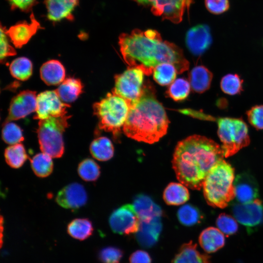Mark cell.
Returning <instances> with one entry per match:
<instances>
[{"label":"cell","instance_id":"37","mask_svg":"<svg viewBox=\"0 0 263 263\" xmlns=\"http://www.w3.org/2000/svg\"><path fill=\"white\" fill-rule=\"evenodd\" d=\"M220 86L225 94L235 95L243 90V80L237 74H227L222 78Z\"/></svg>","mask_w":263,"mask_h":263},{"label":"cell","instance_id":"17","mask_svg":"<svg viewBox=\"0 0 263 263\" xmlns=\"http://www.w3.org/2000/svg\"><path fill=\"white\" fill-rule=\"evenodd\" d=\"M235 198L237 202L246 203L257 199L259 186L256 180L250 174L244 172L237 175L234 182Z\"/></svg>","mask_w":263,"mask_h":263},{"label":"cell","instance_id":"23","mask_svg":"<svg viewBox=\"0 0 263 263\" xmlns=\"http://www.w3.org/2000/svg\"><path fill=\"white\" fill-rule=\"evenodd\" d=\"M40 75L47 85H56L60 84L65 79V70L59 61L50 60L41 66Z\"/></svg>","mask_w":263,"mask_h":263},{"label":"cell","instance_id":"1","mask_svg":"<svg viewBox=\"0 0 263 263\" xmlns=\"http://www.w3.org/2000/svg\"><path fill=\"white\" fill-rule=\"evenodd\" d=\"M120 52L130 67L141 69L150 75L154 69L162 63H169L181 74L189 68V62L182 50L175 44L163 40L155 30H133L122 33L119 37Z\"/></svg>","mask_w":263,"mask_h":263},{"label":"cell","instance_id":"35","mask_svg":"<svg viewBox=\"0 0 263 263\" xmlns=\"http://www.w3.org/2000/svg\"><path fill=\"white\" fill-rule=\"evenodd\" d=\"M190 91L189 82L184 78H178L170 84L168 91V95L176 101L185 99Z\"/></svg>","mask_w":263,"mask_h":263},{"label":"cell","instance_id":"36","mask_svg":"<svg viewBox=\"0 0 263 263\" xmlns=\"http://www.w3.org/2000/svg\"><path fill=\"white\" fill-rule=\"evenodd\" d=\"M1 137L5 143L11 145L20 143L24 140L21 129L12 122L4 123Z\"/></svg>","mask_w":263,"mask_h":263},{"label":"cell","instance_id":"3","mask_svg":"<svg viewBox=\"0 0 263 263\" xmlns=\"http://www.w3.org/2000/svg\"><path fill=\"white\" fill-rule=\"evenodd\" d=\"M169 121L150 86H144L140 98L130 106L123 126L125 134L135 140L153 144L167 133Z\"/></svg>","mask_w":263,"mask_h":263},{"label":"cell","instance_id":"22","mask_svg":"<svg viewBox=\"0 0 263 263\" xmlns=\"http://www.w3.org/2000/svg\"><path fill=\"white\" fill-rule=\"evenodd\" d=\"M172 263H211L210 256L197 250L192 241L184 244L172 260Z\"/></svg>","mask_w":263,"mask_h":263},{"label":"cell","instance_id":"30","mask_svg":"<svg viewBox=\"0 0 263 263\" xmlns=\"http://www.w3.org/2000/svg\"><path fill=\"white\" fill-rule=\"evenodd\" d=\"M4 154L7 165L14 169L21 167L28 158L25 147L21 143L7 147Z\"/></svg>","mask_w":263,"mask_h":263},{"label":"cell","instance_id":"4","mask_svg":"<svg viewBox=\"0 0 263 263\" xmlns=\"http://www.w3.org/2000/svg\"><path fill=\"white\" fill-rule=\"evenodd\" d=\"M234 169L222 159L210 169L203 183V188L207 203L214 207L224 208L234 198Z\"/></svg>","mask_w":263,"mask_h":263},{"label":"cell","instance_id":"32","mask_svg":"<svg viewBox=\"0 0 263 263\" xmlns=\"http://www.w3.org/2000/svg\"><path fill=\"white\" fill-rule=\"evenodd\" d=\"M177 216L179 222L187 226L199 224L203 219V214L199 209L190 204H186L180 207Z\"/></svg>","mask_w":263,"mask_h":263},{"label":"cell","instance_id":"7","mask_svg":"<svg viewBox=\"0 0 263 263\" xmlns=\"http://www.w3.org/2000/svg\"><path fill=\"white\" fill-rule=\"evenodd\" d=\"M216 121L224 157L231 156L249 144L248 127L242 119L221 117Z\"/></svg>","mask_w":263,"mask_h":263},{"label":"cell","instance_id":"12","mask_svg":"<svg viewBox=\"0 0 263 263\" xmlns=\"http://www.w3.org/2000/svg\"><path fill=\"white\" fill-rule=\"evenodd\" d=\"M69 104L63 102L55 91H46L37 96L35 119L43 120L66 115Z\"/></svg>","mask_w":263,"mask_h":263},{"label":"cell","instance_id":"33","mask_svg":"<svg viewBox=\"0 0 263 263\" xmlns=\"http://www.w3.org/2000/svg\"><path fill=\"white\" fill-rule=\"evenodd\" d=\"M9 70L14 78L25 81L28 79L32 74L33 64L31 61L27 57H18L11 62Z\"/></svg>","mask_w":263,"mask_h":263},{"label":"cell","instance_id":"21","mask_svg":"<svg viewBox=\"0 0 263 263\" xmlns=\"http://www.w3.org/2000/svg\"><path fill=\"white\" fill-rule=\"evenodd\" d=\"M201 247L207 253L215 252L225 244L224 233L218 228L210 226L204 229L199 237Z\"/></svg>","mask_w":263,"mask_h":263},{"label":"cell","instance_id":"42","mask_svg":"<svg viewBox=\"0 0 263 263\" xmlns=\"http://www.w3.org/2000/svg\"><path fill=\"white\" fill-rule=\"evenodd\" d=\"M6 28L0 26V59L1 61L6 57L15 56L16 52L9 44L7 35L5 32Z\"/></svg>","mask_w":263,"mask_h":263},{"label":"cell","instance_id":"27","mask_svg":"<svg viewBox=\"0 0 263 263\" xmlns=\"http://www.w3.org/2000/svg\"><path fill=\"white\" fill-rule=\"evenodd\" d=\"M90 151L95 159L100 161H106L113 157L114 147L108 138L100 136L92 142L90 146Z\"/></svg>","mask_w":263,"mask_h":263},{"label":"cell","instance_id":"39","mask_svg":"<svg viewBox=\"0 0 263 263\" xmlns=\"http://www.w3.org/2000/svg\"><path fill=\"white\" fill-rule=\"evenodd\" d=\"M123 256V251L114 246H108L99 252L98 259L102 263H120Z\"/></svg>","mask_w":263,"mask_h":263},{"label":"cell","instance_id":"25","mask_svg":"<svg viewBox=\"0 0 263 263\" xmlns=\"http://www.w3.org/2000/svg\"><path fill=\"white\" fill-rule=\"evenodd\" d=\"M212 77V73L204 66L194 67L189 74V81L192 89L198 93H204L209 88Z\"/></svg>","mask_w":263,"mask_h":263},{"label":"cell","instance_id":"13","mask_svg":"<svg viewBox=\"0 0 263 263\" xmlns=\"http://www.w3.org/2000/svg\"><path fill=\"white\" fill-rule=\"evenodd\" d=\"M37 96L36 92L31 90L23 91L14 96L11 101L4 123L24 118L36 112Z\"/></svg>","mask_w":263,"mask_h":263},{"label":"cell","instance_id":"44","mask_svg":"<svg viewBox=\"0 0 263 263\" xmlns=\"http://www.w3.org/2000/svg\"><path fill=\"white\" fill-rule=\"evenodd\" d=\"M130 263H151V259L146 251L137 250L133 252L129 258Z\"/></svg>","mask_w":263,"mask_h":263},{"label":"cell","instance_id":"24","mask_svg":"<svg viewBox=\"0 0 263 263\" xmlns=\"http://www.w3.org/2000/svg\"><path fill=\"white\" fill-rule=\"evenodd\" d=\"M83 85L78 78L65 79L55 91L64 103L69 104L75 101L82 93Z\"/></svg>","mask_w":263,"mask_h":263},{"label":"cell","instance_id":"14","mask_svg":"<svg viewBox=\"0 0 263 263\" xmlns=\"http://www.w3.org/2000/svg\"><path fill=\"white\" fill-rule=\"evenodd\" d=\"M88 199L84 187L78 183L69 184L57 193L56 201L60 207L73 210L84 206Z\"/></svg>","mask_w":263,"mask_h":263},{"label":"cell","instance_id":"31","mask_svg":"<svg viewBox=\"0 0 263 263\" xmlns=\"http://www.w3.org/2000/svg\"><path fill=\"white\" fill-rule=\"evenodd\" d=\"M152 74L154 80L158 84L167 86L175 80L178 72L173 64L165 62L158 65L154 69Z\"/></svg>","mask_w":263,"mask_h":263},{"label":"cell","instance_id":"11","mask_svg":"<svg viewBox=\"0 0 263 263\" xmlns=\"http://www.w3.org/2000/svg\"><path fill=\"white\" fill-rule=\"evenodd\" d=\"M109 225L115 233L129 235L139 228L140 220L133 205H124L114 210L109 217Z\"/></svg>","mask_w":263,"mask_h":263},{"label":"cell","instance_id":"19","mask_svg":"<svg viewBox=\"0 0 263 263\" xmlns=\"http://www.w3.org/2000/svg\"><path fill=\"white\" fill-rule=\"evenodd\" d=\"M79 0H45L48 19L53 21L63 19L72 20L73 12Z\"/></svg>","mask_w":263,"mask_h":263},{"label":"cell","instance_id":"43","mask_svg":"<svg viewBox=\"0 0 263 263\" xmlns=\"http://www.w3.org/2000/svg\"><path fill=\"white\" fill-rule=\"evenodd\" d=\"M8 1L12 10L19 9L26 12L31 11L36 3V0H8Z\"/></svg>","mask_w":263,"mask_h":263},{"label":"cell","instance_id":"6","mask_svg":"<svg viewBox=\"0 0 263 263\" xmlns=\"http://www.w3.org/2000/svg\"><path fill=\"white\" fill-rule=\"evenodd\" d=\"M70 115L39 120L37 134L42 152L52 158H60L64 152L63 134L68 127Z\"/></svg>","mask_w":263,"mask_h":263},{"label":"cell","instance_id":"40","mask_svg":"<svg viewBox=\"0 0 263 263\" xmlns=\"http://www.w3.org/2000/svg\"><path fill=\"white\" fill-rule=\"evenodd\" d=\"M249 123L257 130H263V105H256L246 112Z\"/></svg>","mask_w":263,"mask_h":263},{"label":"cell","instance_id":"28","mask_svg":"<svg viewBox=\"0 0 263 263\" xmlns=\"http://www.w3.org/2000/svg\"><path fill=\"white\" fill-rule=\"evenodd\" d=\"M67 231L72 237L82 241L88 238L93 234L94 228L89 219L76 218L68 224Z\"/></svg>","mask_w":263,"mask_h":263},{"label":"cell","instance_id":"5","mask_svg":"<svg viewBox=\"0 0 263 263\" xmlns=\"http://www.w3.org/2000/svg\"><path fill=\"white\" fill-rule=\"evenodd\" d=\"M93 110L98 120L99 128L112 132L116 138L127 120L130 107L124 99L109 93L105 98L94 104Z\"/></svg>","mask_w":263,"mask_h":263},{"label":"cell","instance_id":"9","mask_svg":"<svg viewBox=\"0 0 263 263\" xmlns=\"http://www.w3.org/2000/svg\"><path fill=\"white\" fill-rule=\"evenodd\" d=\"M138 4L150 7L152 14L174 23H180L185 11L192 0H132Z\"/></svg>","mask_w":263,"mask_h":263},{"label":"cell","instance_id":"26","mask_svg":"<svg viewBox=\"0 0 263 263\" xmlns=\"http://www.w3.org/2000/svg\"><path fill=\"white\" fill-rule=\"evenodd\" d=\"M189 198V193L188 188L181 183H169L163 193L164 200L169 205H180L187 202Z\"/></svg>","mask_w":263,"mask_h":263},{"label":"cell","instance_id":"38","mask_svg":"<svg viewBox=\"0 0 263 263\" xmlns=\"http://www.w3.org/2000/svg\"><path fill=\"white\" fill-rule=\"evenodd\" d=\"M216 224L218 228L227 236L235 234L238 230L236 220L225 213H221L218 216Z\"/></svg>","mask_w":263,"mask_h":263},{"label":"cell","instance_id":"20","mask_svg":"<svg viewBox=\"0 0 263 263\" xmlns=\"http://www.w3.org/2000/svg\"><path fill=\"white\" fill-rule=\"evenodd\" d=\"M133 206L140 221H150L153 218L161 217L163 214L161 207L145 194L137 195L133 200Z\"/></svg>","mask_w":263,"mask_h":263},{"label":"cell","instance_id":"8","mask_svg":"<svg viewBox=\"0 0 263 263\" xmlns=\"http://www.w3.org/2000/svg\"><path fill=\"white\" fill-rule=\"evenodd\" d=\"M144 75L141 69L129 67L114 76L115 84L112 93L124 99L131 106L143 94Z\"/></svg>","mask_w":263,"mask_h":263},{"label":"cell","instance_id":"29","mask_svg":"<svg viewBox=\"0 0 263 263\" xmlns=\"http://www.w3.org/2000/svg\"><path fill=\"white\" fill-rule=\"evenodd\" d=\"M52 158L43 152L37 153L30 160L31 166L36 176L44 178L52 173L54 168Z\"/></svg>","mask_w":263,"mask_h":263},{"label":"cell","instance_id":"16","mask_svg":"<svg viewBox=\"0 0 263 263\" xmlns=\"http://www.w3.org/2000/svg\"><path fill=\"white\" fill-rule=\"evenodd\" d=\"M30 18V22L25 21L19 22L8 30L5 29L6 34L16 48H20L26 44L38 30L42 28L33 13Z\"/></svg>","mask_w":263,"mask_h":263},{"label":"cell","instance_id":"41","mask_svg":"<svg viewBox=\"0 0 263 263\" xmlns=\"http://www.w3.org/2000/svg\"><path fill=\"white\" fill-rule=\"evenodd\" d=\"M207 10L214 15H220L229 8V0H205Z\"/></svg>","mask_w":263,"mask_h":263},{"label":"cell","instance_id":"34","mask_svg":"<svg viewBox=\"0 0 263 263\" xmlns=\"http://www.w3.org/2000/svg\"><path fill=\"white\" fill-rule=\"evenodd\" d=\"M77 172L83 180L87 182L95 181L100 176V167L92 159L85 158L79 163Z\"/></svg>","mask_w":263,"mask_h":263},{"label":"cell","instance_id":"2","mask_svg":"<svg viewBox=\"0 0 263 263\" xmlns=\"http://www.w3.org/2000/svg\"><path fill=\"white\" fill-rule=\"evenodd\" d=\"M224 157L221 146L213 140L193 135L177 144L172 161L178 180L186 187L200 189L207 173Z\"/></svg>","mask_w":263,"mask_h":263},{"label":"cell","instance_id":"10","mask_svg":"<svg viewBox=\"0 0 263 263\" xmlns=\"http://www.w3.org/2000/svg\"><path fill=\"white\" fill-rule=\"evenodd\" d=\"M232 212L236 220L246 227L248 233L263 224V201L259 199L246 203H233Z\"/></svg>","mask_w":263,"mask_h":263},{"label":"cell","instance_id":"18","mask_svg":"<svg viewBox=\"0 0 263 263\" xmlns=\"http://www.w3.org/2000/svg\"><path fill=\"white\" fill-rule=\"evenodd\" d=\"M162 229L161 217L148 222L140 221L139 230L135 233L136 240L142 246L151 247L158 242Z\"/></svg>","mask_w":263,"mask_h":263},{"label":"cell","instance_id":"15","mask_svg":"<svg viewBox=\"0 0 263 263\" xmlns=\"http://www.w3.org/2000/svg\"><path fill=\"white\" fill-rule=\"evenodd\" d=\"M209 27L199 24L189 29L186 36V43L189 51L195 56L202 55L212 43Z\"/></svg>","mask_w":263,"mask_h":263}]
</instances>
